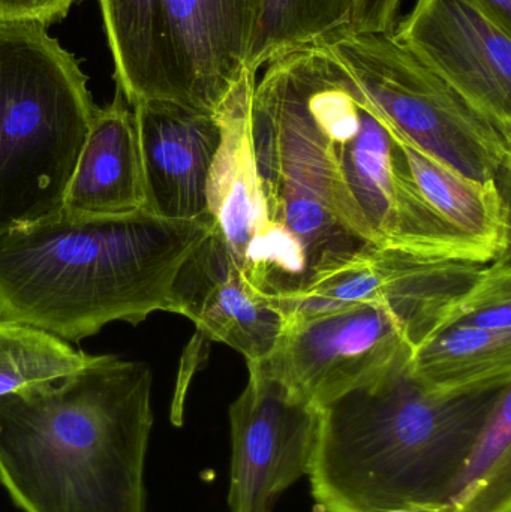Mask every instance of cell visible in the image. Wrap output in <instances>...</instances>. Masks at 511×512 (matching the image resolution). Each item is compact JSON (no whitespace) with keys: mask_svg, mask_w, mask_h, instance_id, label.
I'll return each instance as SVG.
<instances>
[{"mask_svg":"<svg viewBox=\"0 0 511 512\" xmlns=\"http://www.w3.org/2000/svg\"><path fill=\"white\" fill-rule=\"evenodd\" d=\"M152 372L96 355L0 396V483L24 512H146Z\"/></svg>","mask_w":511,"mask_h":512,"instance_id":"1","label":"cell"},{"mask_svg":"<svg viewBox=\"0 0 511 512\" xmlns=\"http://www.w3.org/2000/svg\"><path fill=\"white\" fill-rule=\"evenodd\" d=\"M209 216L168 221L137 210H62L0 236V318L78 342L113 321L171 312L174 277L212 233Z\"/></svg>","mask_w":511,"mask_h":512,"instance_id":"2","label":"cell"},{"mask_svg":"<svg viewBox=\"0 0 511 512\" xmlns=\"http://www.w3.org/2000/svg\"><path fill=\"white\" fill-rule=\"evenodd\" d=\"M510 384L459 394L426 390L407 366L324 406L312 457L323 512L444 507Z\"/></svg>","mask_w":511,"mask_h":512,"instance_id":"3","label":"cell"},{"mask_svg":"<svg viewBox=\"0 0 511 512\" xmlns=\"http://www.w3.org/2000/svg\"><path fill=\"white\" fill-rule=\"evenodd\" d=\"M95 113L47 26L0 21V236L62 212Z\"/></svg>","mask_w":511,"mask_h":512,"instance_id":"4","label":"cell"},{"mask_svg":"<svg viewBox=\"0 0 511 512\" xmlns=\"http://www.w3.org/2000/svg\"><path fill=\"white\" fill-rule=\"evenodd\" d=\"M264 68L252 89L249 125L270 219L302 243L309 274L360 246L383 248L351 194L338 143L309 108L296 56Z\"/></svg>","mask_w":511,"mask_h":512,"instance_id":"5","label":"cell"},{"mask_svg":"<svg viewBox=\"0 0 511 512\" xmlns=\"http://www.w3.org/2000/svg\"><path fill=\"white\" fill-rule=\"evenodd\" d=\"M261 0H99L117 90L216 113L248 74ZM251 74V72H249Z\"/></svg>","mask_w":511,"mask_h":512,"instance_id":"6","label":"cell"},{"mask_svg":"<svg viewBox=\"0 0 511 512\" xmlns=\"http://www.w3.org/2000/svg\"><path fill=\"white\" fill-rule=\"evenodd\" d=\"M321 44L384 122L464 176L509 191L511 140L392 36L342 29Z\"/></svg>","mask_w":511,"mask_h":512,"instance_id":"7","label":"cell"},{"mask_svg":"<svg viewBox=\"0 0 511 512\" xmlns=\"http://www.w3.org/2000/svg\"><path fill=\"white\" fill-rule=\"evenodd\" d=\"M282 312L275 349L252 364L320 408L407 366L416 351L404 322L377 304L308 303Z\"/></svg>","mask_w":511,"mask_h":512,"instance_id":"8","label":"cell"},{"mask_svg":"<svg viewBox=\"0 0 511 512\" xmlns=\"http://www.w3.org/2000/svg\"><path fill=\"white\" fill-rule=\"evenodd\" d=\"M488 264L363 245L318 265L299 291L275 301L281 310L354 301L386 307L404 322L417 349L458 318Z\"/></svg>","mask_w":511,"mask_h":512,"instance_id":"9","label":"cell"},{"mask_svg":"<svg viewBox=\"0 0 511 512\" xmlns=\"http://www.w3.org/2000/svg\"><path fill=\"white\" fill-rule=\"evenodd\" d=\"M336 143L351 194L383 248L482 264L498 258L426 201L401 149L366 96L359 125Z\"/></svg>","mask_w":511,"mask_h":512,"instance_id":"10","label":"cell"},{"mask_svg":"<svg viewBox=\"0 0 511 512\" xmlns=\"http://www.w3.org/2000/svg\"><path fill=\"white\" fill-rule=\"evenodd\" d=\"M230 406L231 512H273L308 477L323 408L290 394L257 364Z\"/></svg>","mask_w":511,"mask_h":512,"instance_id":"11","label":"cell"},{"mask_svg":"<svg viewBox=\"0 0 511 512\" xmlns=\"http://www.w3.org/2000/svg\"><path fill=\"white\" fill-rule=\"evenodd\" d=\"M390 36L511 140V33L471 0H416Z\"/></svg>","mask_w":511,"mask_h":512,"instance_id":"12","label":"cell"},{"mask_svg":"<svg viewBox=\"0 0 511 512\" xmlns=\"http://www.w3.org/2000/svg\"><path fill=\"white\" fill-rule=\"evenodd\" d=\"M171 312L191 319L200 336L236 349L248 364L272 354L285 325L281 307L243 273L216 227L180 265Z\"/></svg>","mask_w":511,"mask_h":512,"instance_id":"13","label":"cell"},{"mask_svg":"<svg viewBox=\"0 0 511 512\" xmlns=\"http://www.w3.org/2000/svg\"><path fill=\"white\" fill-rule=\"evenodd\" d=\"M132 107L143 171V210L168 221L209 216L207 180L221 143L216 113L164 101H141Z\"/></svg>","mask_w":511,"mask_h":512,"instance_id":"14","label":"cell"},{"mask_svg":"<svg viewBox=\"0 0 511 512\" xmlns=\"http://www.w3.org/2000/svg\"><path fill=\"white\" fill-rule=\"evenodd\" d=\"M257 75L245 74L216 111L221 143L207 180V213L236 264L272 225L258 176L249 125V101Z\"/></svg>","mask_w":511,"mask_h":512,"instance_id":"15","label":"cell"},{"mask_svg":"<svg viewBox=\"0 0 511 512\" xmlns=\"http://www.w3.org/2000/svg\"><path fill=\"white\" fill-rule=\"evenodd\" d=\"M143 171L134 113L120 90L96 108L63 210L77 215H128L143 209Z\"/></svg>","mask_w":511,"mask_h":512,"instance_id":"16","label":"cell"},{"mask_svg":"<svg viewBox=\"0 0 511 512\" xmlns=\"http://www.w3.org/2000/svg\"><path fill=\"white\" fill-rule=\"evenodd\" d=\"M384 125L401 149L411 176L426 201L453 227L495 256L509 252V191L497 182L483 183L464 176L408 140L389 123L384 122Z\"/></svg>","mask_w":511,"mask_h":512,"instance_id":"17","label":"cell"},{"mask_svg":"<svg viewBox=\"0 0 511 512\" xmlns=\"http://www.w3.org/2000/svg\"><path fill=\"white\" fill-rule=\"evenodd\" d=\"M408 372L426 390L459 394L511 382V333L450 324L413 352Z\"/></svg>","mask_w":511,"mask_h":512,"instance_id":"18","label":"cell"},{"mask_svg":"<svg viewBox=\"0 0 511 512\" xmlns=\"http://www.w3.org/2000/svg\"><path fill=\"white\" fill-rule=\"evenodd\" d=\"M354 0H261L246 56V71L285 54L320 44L345 29Z\"/></svg>","mask_w":511,"mask_h":512,"instance_id":"19","label":"cell"},{"mask_svg":"<svg viewBox=\"0 0 511 512\" xmlns=\"http://www.w3.org/2000/svg\"><path fill=\"white\" fill-rule=\"evenodd\" d=\"M450 512H511V388L465 463Z\"/></svg>","mask_w":511,"mask_h":512,"instance_id":"20","label":"cell"},{"mask_svg":"<svg viewBox=\"0 0 511 512\" xmlns=\"http://www.w3.org/2000/svg\"><path fill=\"white\" fill-rule=\"evenodd\" d=\"M95 357L47 331L0 318V396L65 378Z\"/></svg>","mask_w":511,"mask_h":512,"instance_id":"21","label":"cell"},{"mask_svg":"<svg viewBox=\"0 0 511 512\" xmlns=\"http://www.w3.org/2000/svg\"><path fill=\"white\" fill-rule=\"evenodd\" d=\"M452 324L511 333L510 251L489 262L485 274L465 298L461 312Z\"/></svg>","mask_w":511,"mask_h":512,"instance_id":"22","label":"cell"},{"mask_svg":"<svg viewBox=\"0 0 511 512\" xmlns=\"http://www.w3.org/2000/svg\"><path fill=\"white\" fill-rule=\"evenodd\" d=\"M402 0H354L350 21L344 30L353 33L390 35Z\"/></svg>","mask_w":511,"mask_h":512,"instance_id":"23","label":"cell"},{"mask_svg":"<svg viewBox=\"0 0 511 512\" xmlns=\"http://www.w3.org/2000/svg\"><path fill=\"white\" fill-rule=\"evenodd\" d=\"M75 0H0V21L56 23L66 17Z\"/></svg>","mask_w":511,"mask_h":512,"instance_id":"24","label":"cell"},{"mask_svg":"<svg viewBox=\"0 0 511 512\" xmlns=\"http://www.w3.org/2000/svg\"><path fill=\"white\" fill-rule=\"evenodd\" d=\"M501 29L511 33V0H471Z\"/></svg>","mask_w":511,"mask_h":512,"instance_id":"25","label":"cell"},{"mask_svg":"<svg viewBox=\"0 0 511 512\" xmlns=\"http://www.w3.org/2000/svg\"><path fill=\"white\" fill-rule=\"evenodd\" d=\"M375 512H450V505L444 507H423V505H410V507L390 508Z\"/></svg>","mask_w":511,"mask_h":512,"instance_id":"26","label":"cell"}]
</instances>
